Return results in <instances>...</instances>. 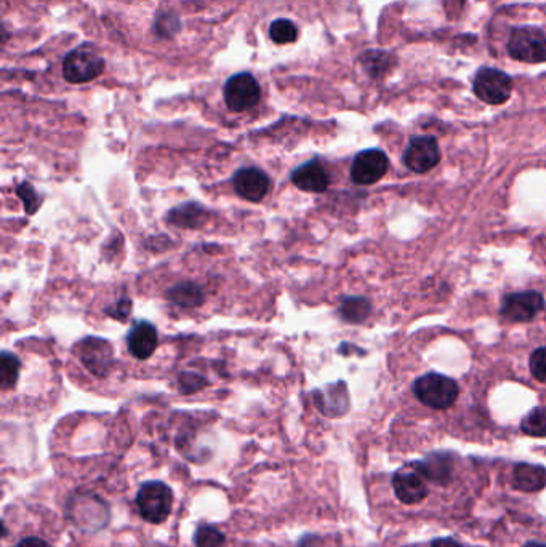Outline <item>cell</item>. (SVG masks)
<instances>
[{
    "label": "cell",
    "instance_id": "8fae6325",
    "mask_svg": "<svg viewBox=\"0 0 546 547\" xmlns=\"http://www.w3.org/2000/svg\"><path fill=\"white\" fill-rule=\"evenodd\" d=\"M441 162V149L436 138L416 137L404 152V164L410 172L426 173Z\"/></svg>",
    "mask_w": 546,
    "mask_h": 547
},
{
    "label": "cell",
    "instance_id": "7a4b0ae2",
    "mask_svg": "<svg viewBox=\"0 0 546 547\" xmlns=\"http://www.w3.org/2000/svg\"><path fill=\"white\" fill-rule=\"evenodd\" d=\"M459 384L441 373H426L414 382L416 399L434 410H447L459 399Z\"/></svg>",
    "mask_w": 546,
    "mask_h": 547
},
{
    "label": "cell",
    "instance_id": "e0dca14e",
    "mask_svg": "<svg viewBox=\"0 0 546 547\" xmlns=\"http://www.w3.org/2000/svg\"><path fill=\"white\" fill-rule=\"evenodd\" d=\"M205 216L207 211L202 205L196 202H186L168 211L167 221L182 229H197L205 223Z\"/></svg>",
    "mask_w": 546,
    "mask_h": 547
},
{
    "label": "cell",
    "instance_id": "f546056e",
    "mask_svg": "<svg viewBox=\"0 0 546 547\" xmlns=\"http://www.w3.org/2000/svg\"><path fill=\"white\" fill-rule=\"evenodd\" d=\"M15 547H51L47 541L40 538H26L22 543H18Z\"/></svg>",
    "mask_w": 546,
    "mask_h": 547
},
{
    "label": "cell",
    "instance_id": "d4e9b609",
    "mask_svg": "<svg viewBox=\"0 0 546 547\" xmlns=\"http://www.w3.org/2000/svg\"><path fill=\"white\" fill-rule=\"evenodd\" d=\"M180 29H182V24H180V20L175 13L161 12L156 16L154 31H156L157 36L164 37V39H172Z\"/></svg>",
    "mask_w": 546,
    "mask_h": 547
},
{
    "label": "cell",
    "instance_id": "ffe728a7",
    "mask_svg": "<svg viewBox=\"0 0 546 547\" xmlns=\"http://www.w3.org/2000/svg\"><path fill=\"white\" fill-rule=\"evenodd\" d=\"M338 312H340V317H342L345 322L363 324L371 316V306L369 300H365V298L350 296V298L343 300Z\"/></svg>",
    "mask_w": 546,
    "mask_h": 547
},
{
    "label": "cell",
    "instance_id": "277c9868",
    "mask_svg": "<svg viewBox=\"0 0 546 547\" xmlns=\"http://www.w3.org/2000/svg\"><path fill=\"white\" fill-rule=\"evenodd\" d=\"M508 53L513 59L527 65L546 63V36L531 26L513 29L508 40Z\"/></svg>",
    "mask_w": 546,
    "mask_h": 547
},
{
    "label": "cell",
    "instance_id": "44dd1931",
    "mask_svg": "<svg viewBox=\"0 0 546 547\" xmlns=\"http://www.w3.org/2000/svg\"><path fill=\"white\" fill-rule=\"evenodd\" d=\"M22 362L15 354L4 351L0 355V388L4 390L15 388L18 376H20Z\"/></svg>",
    "mask_w": 546,
    "mask_h": 547
},
{
    "label": "cell",
    "instance_id": "603a6c76",
    "mask_svg": "<svg viewBox=\"0 0 546 547\" xmlns=\"http://www.w3.org/2000/svg\"><path fill=\"white\" fill-rule=\"evenodd\" d=\"M521 429L531 437H546V407L529 411L521 423Z\"/></svg>",
    "mask_w": 546,
    "mask_h": 547
},
{
    "label": "cell",
    "instance_id": "4fadbf2b",
    "mask_svg": "<svg viewBox=\"0 0 546 547\" xmlns=\"http://www.w3.org/2000/svg\"><path fill=\"white\" fill-rule=\"evenodd\" d=\"M291 181L299 187L300 191L305 193H313V194H321L327 191L330 184V178L326 168L322 166L321 162L318 158L306 162L299 168H295L291 173Z\"/></svg>",
    "mask_w": 546,
    "mask_h": 547
},
{
    "label": "cell",
    "instance_id": "7c38bea8",
    "mask_svg": "<svg viewBox=\"0 0 546 547\" xmlns=\"http://www.w3.org/2000/svg\"><path fill=\"white\" fill-rule=\"evenodd\" d=\"M233 186L234 191L241 195L242 199L260 202L270 191V178L256 166H246L234 173Z\"/></svg>",
    "mask_w": 546,
    "mask_h": 547
},
{
    "label": "cell",
    "instance_id": "9c48e42d",
    "mask_svg": "<svg viewBox=\"0 0 546 547\" xmlns=\"http://www.w3.org/2000/svg\"><path fill=\"white\" fill-rule=\"evenodd\" d=\"M389 168L388 156L381 149L359 152L351 166V180L359 186H371L385 176Z\"/></svg>",
    "mask_w": 546,
    "mask_h": 547
},
{
    "label": "cell",
    "instance_id": "4316f807",
    "mask_svg": "<svg viewBox=\"0 0 546 547\" xmlns=\"http://www.w3.org/2000/svg\"><path fill=\"white\" fill-rule=\"evenodd\" d=\"M529 368L537 381L546 382V347H539L532 353Z\"/></svg>",
    "mask_w": 546,
    "mask_h": 547
},
{
    "label": "cell",
    "instance_id": "ba28073f",
    "mask_svg": "<svg viewBox=\"0 0 546 547\" xmlns=\"http://www.w3.org/2000/svg\"><path fill=\"white\" fill-rule=\"evenodd\" d=\"M393 489L396 498L407 506L422 503L430 493L426 477L420 472V469L416 468V462L398 469L394 472Z\"/></svg>",
    "mask_w": 546,
    "mask_h": 547
},
{
    "label": "cell",
    "instance_id": "484cf974",
    "mask_svg": "<svg viewBox=\"0 0 546 547\" xmlns=\"http://www.w3.org/2000/svg\"><path fill=\"white\" fill-rule=\"evenodd\" d=\"M16 195L22 199V205H24V211L28 215H34L39 207L42 205V199L39 197L36 193V189L31 186V183L24 181L22 184H18L16 187Z\"/></svg>",
    "mask_w": 546,
    "mask_h": 547
},
{
    "label": "cell",
    "instance_id": "83f0119b",
    "mask_svg": "<svg viewBox=\"0 0 546 547\" xmlns=\"http://www.w3.org/2000/svg\"><path fill=\"white\" fill-rule=\"evenodd\" d=\"M131 308H133V302H131L130 298H122L110 308H106V314L112 318L121 320V322H125L130 317Z\"/></svg>",
    "mask_w": 546,
    "mask_h": 547
},
{
    "label": "cell",
    "instance_id": "ac0fdd59",
    "mask_svg": "<svg viewBox=\"0 0 546 547\" xmlns=\"http://www.w3.org/2000/svg\"><path fill=\"white\" fill-rule=\"evenodd\" d=\"M359 63L371 79H383L396 67L398 59L389 51L367 50L359 58Z\"/></svg>",
    "mask_w": 546,
    "mask_h": 547
},
{
    "label": "cell",
    "instance_id": "cb8c5ba5",
    "mask_svg": "<svg viewBox=\"0 0 546 547\" xmlns=\"http://www.w3.org/2000/svg\"><path fill=\"white\" fill-rule=\"evenodd\" d=\"M225 541V534L215 526L201 525L194 533L196 547H223Z\"/></svg>",
    "mask_w": 546,
    "mask_h": 547
},
{
    "label": "cell",
    "instance_id": "2e32d148",
    "mask_svg": "<svg viewBox=\"0 0 546 547\" xmlns=\"http://www.w3.org/2000/svg\"><path fill=\"white\" fill-rule=\"evenodd\" d=\"M513 487L524 493H537L546 487V469L537 464L519 462L513 471Z\"/></svg>",
    "mask_w": 546,
    "mask_h": 547
},
{
    "label": "cell",
    "instance_id": "f1b7e54d",
    "mask_svg": "<svg viewBox=\"0 0 546 547\" xmlns=\"http://www.w3.org/2000/svg\"><path fill=\"white\" fill-rule=\"evenodd\" d=\"M180 381H182V388L184 389L183 392H186V394L196 392L199 389L207 386V381H205L204 378H201L199 374L194 373H182Z\"/></svg>",
    "mask_w": 546,
    "mask_h": 547
},
{
    "label": "cell",
    "instance_id": "4dcf8cb0",
    "mask_svg": "<svg viewBox=\"0 0 546 547\" xmlns=\"http://www.w3.org/2000/svg\"><path fill=\"white\" fill-rule=\"evenodd\" d=\"M431 547H461V544L453 538H439L431 543Z\"/></svg>",
    "mask_w": 546,
    "mask_h": 547
},
{
    "label": "cell",
    "instance_id": "1f68e13d",
    "mask_svg": "<svg viewBox=\"0 0 546 547\" xmlns=\"http://www.w3.org/2000/svg\"><path fill=\"white\" fill-rule=\"evenodd\" d=\"M523 547H546V544L545 543H539V541H529Z\"/></svg>",
    "mask_w": 546,
    "mask_h": 547
},
{
    "label": "cell",
    "instance_id": "30bf717a",
    "mask_svg": "<svg viewBox=\"0 0 546 547\" xmlns=\"http://www.w3.org/2000/svg\"><path fill=\"white\" fill-rule=\"evenodd\" d=\"M543 306L545 300L539 291H519L503 298L500 312L510 322L525 324L533 320Z\"/></svg>",
    "mask_w": 546,
    "mask_h": 547
},
{
    "label": "cell",
    "instance_id": "9a60e30c",
    "mask_svg": "<svg viewBox=\"0 0 546 547\" xmlns=\"http://www.w3.org/2000/svg\"><path fill=\"white\" fill-rule=\"evenodd\" d=\"M416 466L420 469L428 482L436 485H447L453 475V460L451 454L443 452L428 454L425 460L416 462Z\"/></svg>",
    "mask_w": 546,
    "mask_h": 547
},
{
    "label": "cell",
    "instance_id": "52a82bcc",
    "mask_svg": "<svg viewBox=\"0 0 546 547\" xmlns=\"http://www.w3.org/2000/svg\"><path fill=\"white\" fill-rule=\"evenodd\" d=\"M76 354L84 367L96 378H106L110 374L114 363V353L106 339L96 336L82 339L81 343L76 345Z\"/></svg>",
    "mask_w": 546,
    "mask_h": 547
},
{
    "label": "cell",
    "instance_id": "3957f363",
    "mask_svg": "<svg viewBox=\"0 0 546 547\" xmlns=\"http://www.w3.org/2000/svg\"><path fill=\"white\" fill-rule=\"evenodd\" d=\"M104 59L90 47H77L63 59V77L69 84H87L102 76Z\"/></svg>",
    "mask_w": 546,
    "mask_h": 547
},
{
    "label": "cell",
    "instance_id": "6da1fadb",
    "mask_svg": "<svg viewBox=\"0 0 546 547\" xmlns=\"http://www.w3.org/2000/svg\"><path fill=\"white\" fill-rule=\"evenodd\" d=\"M139 516L149 524H164L174 509V491L161 480L145 482L137 493Z\"/></svg>",
    "mask_w": 546,
    "mask_h": 547
},
{
    "label": "cell",
    "instance_id": "8992f818",
    "mask_svg": "<svg viewBox=\"0 0 546 547\" xmlns=\"http://www.w3.org/2000/svg\"><path fill=\"white\" fill-rule=\"evenodd\" d=\"M474 94L488 104H503L513 94V79L496 67H481L473 80Z\"/></svg>",
    "mask_w": 546,
    "mask_h": 547
},
{
    "label": "cell",
    "instance_id": "7402d4cb",
    "mask_svg": "<svg viewBox=\"0 0 546 547\" xmlns=\"http://www.w3.org/2000/svg\"><path fill=\"white\" fill-rule=\"evenodd\" d=\"M270 37L273 42L279 43V45L293 43L299 39V28L291 20L279 18L271 22Z\"/></svg>",
    "mask_w": 546,
    "mask_h": 547
},
{
    "label": "cell",
    "instance_id": "d6986e66",
    "mask_svg": "<svg viewBox=\"0 0 546 547\" xmlns=\"http://www.w3.org/2000/svg\"><path fill=\"white\" fill-rule=\"evenodd\" d=\"M167 300L180 308L194 309L204 304V290L192 282H182L168 290Z\"/></svg>",
    "mask_w": 546,
    "mask_h": 547
},
{
    "label": "cell",
    "instance_id": "5bb4252c",
    "mask_svg": "<svg viewBox=\"0 0 546 547\" xmlns=\"http://www.w3.org/2000/svg\"><path fill=\"white\" fill-rule=\"evenodd\" d=\"M159 345V335L151 322L139 320L127 335V347L135 359L148 360Z\"/></svg>",
    "mask_w": 546,
    "mask_h": 547
},
{
    "label": "cell",
    "instance_id": "5b68a950",
    "mask_svg": "<svg viewBox=\"0 0 546 547\" xmlns=\"http://www.w3.org/2000/svg\"><path fill=\"white\" fill-rule=\"evenodd\" d=\"M223 96L228 108L234 112H244L255 108L260 103L262 88L250 72H239L228 79L223 88Z\"/></svg>",
    "mask_w": 546,
    "mask_h": 547
}]
</instances>
